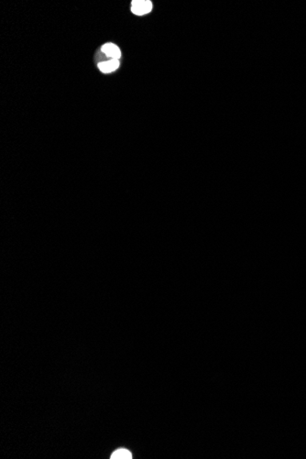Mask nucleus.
<instances>
[{"instance_id":"obj_1","label":"nucleus","mask_w":306,"mask_h":459,"mask_svg":"<svg viewBox=\"0 0 306 459\" xmlns=\"http://www.w3.org/2000/svg\"><path fill=\"white\" fill-rule=\"evenodd\" d=\"M152 9V3L149 0H134L132 1L131 11L137 16H143L150 13Z\"/></svg>"},{"instance_id":"obj_2","label":"nucleus","mask_w":306,"mask_h":459,"mask_svg":"<svg viewBox=\"0 0 306 459\" xmlns=\"http://www.w3.org/2000/svg\"><path fill=\"white\" fill-rule=\"evenodd\" d=\"M102 52L105 53L107 57H110L111 59H116L119 60L121 57V51L119 50V47L114 44H106L102 46Z\"/></svg>"},{"instance_id":"obj_3","label":"nucleus","mask_w":306,"mask_h":459,"mask_svg":"<svg viewBox=\"0 0 306 459\" xmlns=\"http://www.w3.org/2000/svg\"><path fill=\"white\" fill-rule=\"evenodd\" d=\"M119 67V61L116 59H111L106 62H101L98 63V68L104 74H109L116 71Z\"/></svg>"},{"instance_id":"obj_4","label":"nucleus","mask_w":306,"mask_h":459,"mask_svg":"<svg viewBox=\"0 0 306 459\" xmlns=\"http://www.w3.org/2000/svg\"><path fill=\"white\" fill-rule=\"evenodd\" d=\"M110 459H132V454L127 450V449H119V450H116L114 453L111 455V458Z\"/></svg>"}]
</instances>
